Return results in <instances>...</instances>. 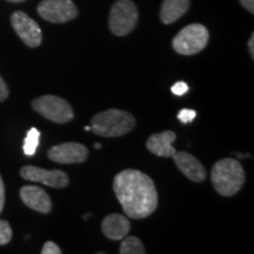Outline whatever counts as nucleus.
I'll return each mask as SVG.
<instances>
[{
    "label": "nucleus",
    "instance_id": "obj_24",
    "mask_svg": "<svg viewBox=\"0 0 254 254\" xmlns=\"http://www.w3.org/2000/svg\"><path fill=\"white\" fill-rule=\"evenodd\" d=\"M240 2L250 13H254V0H240Z\"/></svg>",
    "mask_w": 254,
    "mask_h": 254
},
{
    "label": "nucleus",
    "instance_id": "obj_7",
    "mask_svg": "<svg viewBox=\"0 0 254 254\" xmlns=\"http://www.w3.org/2000/svg\"><path fill=\"white\" fill-rule=\"evenodd\" d=\"M38 13L50 23L64 24L77 18L78 8L72 0H43Z\"/></svg>",
    "mask_w": 254,
    "mask_h": 254
},
{
    "label": "nucleus",
    "instance_id": "obj_1",
    "mask_svg": "<svg viewBox=\"0 0 254 254\" xmlns=\"http://www.w3.org/2000/svg\"><path fill=\"white\" fill-rule=\"evenodd\" d=\"M113 190L127 217L147 218L158 207V193L153 180L140 171H122L114 178Z\"/></svg>",
    "mask_w": 254,
    "mask_h": 254
},
{
    "label": "nucleus",
    "instance_id": "obj_20",
    "mask_svg": "<svg viewBox=\"0 0 254 254\" xmlns=\"http://www.w3.org/2000/svg\"><path fill=\"white\" fill-rule=\"evenodd\" d=\"M171 90H172V93L176 94L177 97H183L184 94L189 92V85L184 81H178L173 85Z\"/></svg>",
    "mask_w": 254,
    "mask_h": 254
},
{
    "label": "nucleus",
    "instance_id": "obj_8",
    "mask_svg": "<svg viewBox=\"0 0 254 254\" xmlns=\"http://www.w3.org/2000/svg\"><path fill=\"white\" fill-rule=\"evenodd\" d=\"M11 24L15 33L28 47H38L43 41V32L39 25L25 12L17 11L11 15Z\"/></svg>",
    "mask_w": 254,
    "mask_h": 254
},
{
    "label": "nucleus",
    "instance_id": "obj_26",
    "mask_svg": "<svg viewBox=\"0 0 254 254\" xmlns=\"http://www.w3.org/2000/svg\"><path fill=\"white\" fill-rule=\"evenodd\" d=\"M6 1H8V2H23V1H25V0H6Z\"/></svg>",
    "mask_w": 254,
    "mask_h": 254
},
{
    "label": "nucleus",
    "instance_id": "obj_27",
    "mask_svg": "<svg viewBox=\"0 0 254 254\" xmlns=\"http://www.w3.org/2000/svg\"><path fill=\"white\" fill-rule=\"evenodd\" d=\"M94 147L97 148V150H100V148H101V145H100V144H98V142H97V144H94Z\"/></svg>",
    "mask_w": 254,
    "mask_h": 254
},
{
    "label": "nucleus",
    "instance_id": "obj_4",
    "mask_svg": "<svg viewBox=\"0 0 254 254\" xmlns=\"http://www.w3.org/2000/svg\"><path fill=\"white\" fill-rule=\"evenodd\" d=\"M209 39L208 30L201 24H190L184 27L173 38L172 45L176 52L184 56H193L201 52Z\"/></svg>",
    "mask_w": 254,
    "mask_h": 254
},
{
    "label": "nucleus",
    "instance_id": "obj_21",
    "mask_svg": "<svg viewBox=\"0 0 254 254\" xmlns=\"http://www.w3.org/2000/svg\"><path fill=\"white\" fill-rule=\"evenodd\" d=\"M41 253L43 254H60L62 253V250H60V247L57 245L56 243H53V241H47L45 245L43 246Z\"/></svg>",
    "mask_w": 254,
    "mask_h": 254
},
{
    "label": "nucleus",
    "instance_id": "obj_14",
    "mask_svg": "<svg viewBox=\"0 0 254 254\" xmlns=\"http://www.w3.org/2000/svg\"><path fill=\"white\" fill-rule=\"evenodd\" d=\"M101 228L105 237L110 240H123L128 234L131 225L125 215L112 213L104 219Z\"/></svg>",
    "mask_w": 254,
    "mask_h": 254
},
{
    "label": "nucleus",
    "instance_id": "obj_5",
    "mask_svg": "<svg viewBox=\"0 0 254 254\" xmlns=\"http://www.w3.org/2000/svg\"><path fill=\"white\" fill-rule=\"evenodd\" d=\"M138 23V9L132 0H118L111 8L109 25L113 34L127 36Z\"/></svg>",
    "mask_w": 254,
    "mask_h": 254
},
{
    "label": "nucleus",
    "instance_id": "obj_9",
    "mask_svg": "<svg viewBox=\"0 0 254 254\" xmlns=\"http://www.w3.org/2000/svg\"><path fill=\"white\" fill-rule=\"evenodd\" d=\"M20 174L28 182L41 183L55 189H64L68 185L67 174L59 170H45V168L36 166H25L21 168Z\"/></svg>",
    "mask_w": 254,
    "mask_h": 254
},
{
    "label": "nucleus",
    "instance_id": "obj_3",
    "mask_svg": "<svg viewBox=\"0 0 254 254\" xmlns=\"http://www.w3.org/2000/svg\"><path fill=\"white\" fill-rule=\"evenodd\" d=\"M135 126V119L126 111L111 109L95 114L92 119L91 129L104 138L122 136L131 132Z\"/></svg>",
    "mask_w": 254,
    "mask_h": 254
},
{
    "label": "nucleus",
    "instance_id": "obj_28",
    "mask_svg": "<svg viewBox=\"0 0 254 254\" xmlns=\"http://www.w3.org/2000/svg\"><path fill=\"white\" fill-rule=\"evenodd\" d=\"M91 127L90 126H85V131H90Z\"/></svg>",
    "mask_w": 254,
    "mask_h": 254
},
{
    "label": "nucleus",
    "instance_id": "obj_11",
    "mask_svg": "<svg viewBox=\"0 0 254 254\" xmlns=\"http://www.w3.org/2000/svg\"><path fill=\"white\" fill-rule=\"evenodd\" d=\"M20 198L27 207L40 213L47 214L52 209V201L50 195L40 187L34 185L24 186L20 190Z\"/></svg>",
    "mask_w": 254,
    "mask_h": 254
},
{
    "label": "nucleus",
    "instance_id": "obj_19",
    "mask_svg": "<svg viewBox=\"0 0 254 254\" xmlns=\"http://www.w3.org/2000/svg\"><path fill=\"white\" fill-rule=\"evenodd\" d=\"M195 117H196L195 111L190 110V109H183L182 111H179L177 118L180 120V123L190 124V123H192L193 120H194Z\"/></svg>",
    "mask_w": 254,
    "mask_h": 254
},
{
    "label": "nucleus",
    "instance_id": "obj_6",
    "mask_svg": "<svg viewBox=\"0 0 254 254\" xmlns=\"http://www.w3.org/2000/svg\"><path fill=\"white\" fill-rule=\"evenodd\" d=\"M32 107L44 118L57 124H66L74 117L71 105L56 95H43L37 98L32 101Z\"/></svg>",
    "mask_w": 254,
    "mask_h": 254
},
{
    "label": "nucleus",
    "instance_id": "obj_17",
    "mask_svg": "<svg viewBox=\"0 0 254 254\" xmlns=\"http://www.w3.org/2000/svg\"><path fill=\"white\" fill-rule=\"evenodd\" d=\"M39 139H40V132L38 131L36 127H32L30 131L27 132L26 138L24 140L23 150L24 153L27 157H32V155L36 154V151L39 145Z\"/></svg>",
    "mask_w": 254,
    "mask_h": 254
},
{
    "label": "nucleus",
    "instance_id": "obj_16",
    "mask_svg": "<svg viewBox=\"0 0 254 254\" xmlns=\"http://www.w3.org/2000/svg\"><path fill=\"white\" fill-rule=\"evenodd\" d=\"M120 253L122 254H145V247L140 239L136 237H125L120 245Z\"/></svg>",
    "mask_w": 254,
    "mask_h": 254
},
{
    "label": "nucleus",
    "instance_id": "obj_18",
    "mask_svg": "<svg viewBox=\"0 0 254 254\" xmlns=\"http://www.w3.org/2000/svg\"><path fill=\"white\" fill-rule=\"evenodd\" d=\"M12 228L6 220H0V246L6 245L12 239Z\"/></svg>",
    "mask_w": 254,
    "mask_h": 254
},
{
    "label": "nucleus",
    "instance_id": "obj_12",
    "mask_svg": "<svg viewBox=\"0 0 254 254\" xmlns=\"http://www.w3.org/2000/svg\"><path fill=\"white\" fill-rule=\"evenodd\" d=\"M178 168L189 179L195 183H201L206 179V171L202 164L187 152H176L173 155Z\"/></svg>",
    "mask_w": 254,
    "mask_h": 254
},
{
    "label": "nucleus",
    "instance_id": "obj_22",
    "mask_svg": "<svg viewBox=\"0 0 254 254\" xmlns=\"http://www.w3.org/2000/svg\"><path fill=\"white\" fill-rule=\"evenodd\" d=\"M8 94H9V91H8L7 84H6L4 79H2L1 75H0V103L7 99Z\"/></svg>",
    "mask_w": 254,
    "mask_h": 254
},
{
    "label": "nucleus",
    "instance_id": "obj_10",
    "mask_svg": "<svg viewBox=\"0 0 254 254\" xmlns=\"http://www.w3.org/2000/svg\"><path fill=\"white\" fill-rule=\"evenodd\" d=\"M50 160L59 164H80L84 163L88 157V150L86 146L79 142H65L53 146L50 148Z\"/></svg>",
    "mask_w": 254,
    "mask_h": 254
},
{
    "label": "nucleus",
    "instance_id": "obj_25",
    "mask_svg": "<svg viewBox=\"0 0 254 254\" xmlns=\"http://www.w3.org/2000/svg\"><path fill=\"white\" fill-rule=\"evenodd\" d=\"M249 49H250L251 57L254 58V34L251 36V39L249 40Z\"/></svg>",
    "mask_w": 254,
    "mask_h": 254
},
{
    "label": "nucleus",
    "instance_id": "obj_23",
    "mask_svg": "<svg viewBox=\"0 0 254 254\" xmlns=\"http://www.w3.org/2000/svg\"><path fill=\"white\" fill-rule=\"evenodd\" d=\"M5 205V185L2 182V178L0 176V214H1L2 209H4Z\"/></svg>",
    "mask_w": 254,
    "mask_h": 254
},
{
    "label": "nucleus",
    "instance_id": "obj_2",
    "mask_svg": "<svg viewBox=\"0 0 254 254\" xmlns=\"http://www.w3.org/2000/svg\"><path fill=\"white\" fill-rule=\"evenodd\" d=\"M211 180L219 194L232 196L237 194L245 183V171L239 161L231 158L219 160L212 168Z\"/></svg>",
    "mask_w": 254,
    "mask_h": 254
},
{
    "label": "nucleus",
    "instance_id": "obj_13",
    "mask_svg": "<svg viewBox=\"0 0 254 254\" xmlns=\"http://www.w3.org/2000/svg\"><path fill=\"white\" fill-rule=\"evenodd\" d=\"M177 139L176 133L173 131H165L157 134H152L146 141V147L152 153L158 157L170 158L176 153V148L172 145Z\"/></svg>",
    "mask_w": 254,
    "mask_h": 254
},
{
    "label": "nucleus",
    "instance_id": "obj_15",
    "mask_svg": "<svg viewBox=\"0 0 254 254\" xmlns=\"http://www.w3.org/2000/svg\"><path fill=\"white\" fill-rule=\"evenodd\" d=\"M190 0H164L160 18L164 24H173L189 11Z\"/></svg>",
    "mask_w": 254,
    "mask_h": 254
}]
</instances>
